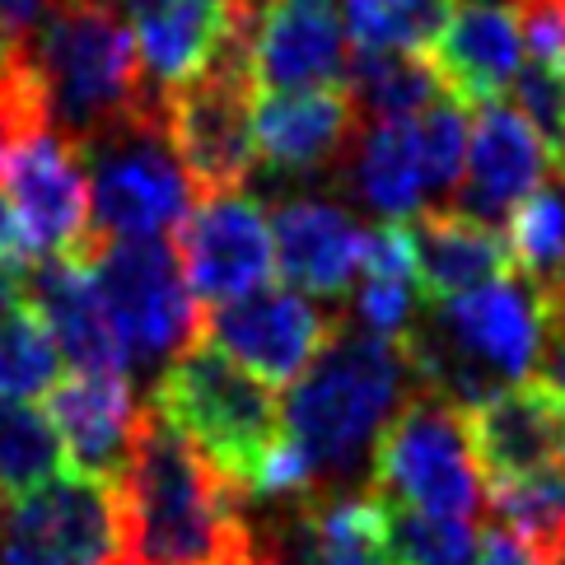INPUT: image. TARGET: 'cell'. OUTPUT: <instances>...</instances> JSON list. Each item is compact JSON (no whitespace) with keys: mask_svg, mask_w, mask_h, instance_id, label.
I'll list each match as a JSON object with an SVG mask.
<instances>
[{"mask_svg":"<svg viewBox=\"0 0 565 565\" xmlns=\"http://www.w3.org/2000/svg\"><path fill=\"white\" fill-rule=\"evenodd\" d=\"M173 257L196 299L234 305V299L262 290L276 271L271 215L262 211V201L244 192L201 201L173 230Z\"/></svg>","mask_w":565,"mask_h":565,"instance_id":"14","label":"cell"},{"mask_svg":"<svg viewBox=\"0 0 565 565\" xmlns=\"http://www.w3.org/2000/svg\"><path fill=\"white\" fill-rule=\"evenodd\" d=\"M0 565H122V500L113 481L62 468L0 504Z\"/></svg>","mask_w":565,"mask_h":565,"instance_id":"10","label":"cell"},{"mask_svg":"<svg viewBox=\"0 0 565 565\" xmlns=\"http://www.w3.org/2000/svg\"><path fill=\"white\" fill-rule=\"evenodd\" d=\"M253 79L257 94L337 89L351 75L347 24L332 0H271L253 19Z\"/></svg>","mask_w":565,"mask_h":565,"instance_id":"15","label":"cell"},{"mask_svg":"<svg viewBox=\"0 0 565 565\" xmlns=\"http://www.w3.org/2000/svg\"><path fill=\"white\" fill-rule=\"evenodd\" d=\"M234 6H238V10H248V14H262V10L271 6V0H234Z\"/></svg>","mask_w":565,"mask_h":565,"instance_id":"33","label":"cell"},{"mask_svg":"<svg viewBox=\"0 0 565 565\" xmlns=\"http://www.w3.org/2000/svg\"><path fill=\"white\" fill-rule=\"evenodd\" d=\"M0 201L33 262H89L98 244L89 169L79 146L56 127L0 159Z\"/></svg>","mask_w":565,"mask_h":565,"instance_id":"11","label":"cell"},{"mask_svg":"<svg viewBox=\"0 0 565 565\" xmlns=\"http://www.w3.org/2000/svg\"><path fill=\"white\" fill-rule=\"evenodd\" d=\"M24 299L56 341V355L79 374H127L131 355L117 337L89 262H33L24 276Z\"/></svg>","mask_w":565,"mask_h":565,"instance_id":"19","label":"cell"},{"mask_svg":"<svg viewBox=\"0 0 565 565\" xmlns=\"http://www.w3.org/2000/svg\"><path fill=\"white\" fill-rule=\"evenodd\" d=\"M412 388L416 379L397 341L341 322L286 397V435L309 462L318 495L355 472V462L393 420V407L407 402L402 393Z\"/></svg>","mask_w":565,"mask_h":565,"instance_id":"2","label":"cell"},{"mask_svg":"<svg viewBox=\"0 0 565 565\" xmlns=\"http://www.w3.org/2000/svg\"><path fill=\"white\" fill-rule=\"evenodd\" d=\"M426 66L435 71L449 104L491 108L523 71V29L514 6L495 0H462L454 19L426 47Z\"/></svg>","mask_w":565,"mask_h":565,"instance_id":"16","label":"cell"},{"mask_svg":"<svg viewBox=\"0 0 565 565\" xmlns=\"http://www.w3.org/2000/svg\"><path fill=\"white\" fill-rule=\"evenodd\" d=\"M89 267L131 365L173 360L201 341L206 313L196 309V295L183 280V267H178L169 244H159V238H136V244L98 238Z\"/></svg>","mask_w":565,"mask_h":565,"instance_id":"9","label":"cell"},{"mask_svg":"<svg viewBox=\"0 0 565 565\" xmlns=\"http://www.w3.org/2000/svg\"><path fill=\"white\" fill-rule=\"evenodd\" d=\"M477 565H542L529 547H523L519 537H510L504 529H491L487 537H481V556Z\"/></svg>","mask_w":565,"mask_h":565,"instance_id":"32","label":"cell"},{"mask_svg":"<svg viewBox=\"0 0 565 565\" xmlns=\"http://www.w3.org/2000/svg\"><path fill=\"white\" fill-rule=\"evenodd\" d=\"M271 238L276 267L290 280V290L332 299V305L360 280L370 248V234L328 201H280L271 215Z\"/></svg>","mask_w":565,"mask_h":565,"instance_id":"21","label":"cell"},{"mask_svg":"<svg viewBox=\"0 0 565 565\" xmlns=\"http://www.w3.org/2000/svg\"><path fill=\"white\" fill-rule=\"evenodd\" d=\"M416 305H420V280H416L412 234L402 220H388V225L370 234L365 267H360V290H355L360 328L383 341H402L416 322Z\"/></svg>","mask_w":565,"mask_h":565,"instance_id":"24","label":"cell"},{"mask_svg":"<svg viewBox=\"0 0 565 565\" xmlns=\"http://www.w3.org/2000/svg\"><path fill=\"white\" fill-rule=\"evenodd\" d=\"M365 131L347 85L305 89V94H257L253 108V150L271 173H318L351 154Z\"/></svg>","mask_w":565,"mask_h":565,"instance_id":"17","label":"cell"},{"mask_svg":"<svg viewBox=\"0 0 565 565\" xmlns=\"http://www.w3.org/2000/svg\"><path fill=\"white\" fill-rule=\"evenodd\" d=\"M462 435L481 487H514L523 477L565 468V397L542 374L504 383L462 407Z\"/></svg>","mask_w":565,"mask_h":565,"instance_id":"13","label":"cell"},{"mask_svg":"<svg viewBox=\"0 0 565 565\" xmlns=\"http://www.w3.org/2000/svg\"><path fill=\"white\" fill-rule=\"evenodd\" d=\"M47 420L62 454H71L75 472H89L98 481H122L140 407L131 397L127 374H71L47 388Z\"/></svg>","mask_w":565,"mask_h":565,"instance_id":"20","label":"cell"},{"mask_svg":"<svg viewBox=\"0 0 565 565\" xmlns=\"http://www.w3.org/2000/svg\"><path fill=\"white\" fill-rule=\"evenodd\" d=\"M495 529L519 537L542 565H565V468L487 491Z\"/></svg>","mask_w":565,"mask_h":565,"instance_id":"26","label":"cell"},{"mask_svg":"<svg viewBox=\"0 0 565 565\" xmlns=\"http://www.w3.org/2000/svg\"><path fill=\"white\" fill-rule=\"evenodd\" d=\"M510 262L529 286H556L565 280V192L537 188L510 215Z\"/></svg>","mask_w":565,"mask_h":565,"instance_id":"29","label":"cell"},{"mask_svg":"<svg viewBox=\"0 0 565 565\" xmlns=\"http://www.w3.org/2000/svg\"><path fill=\"white\" fill-rule=\"evenodd\" d=\"M542 146L533 127L523 122V113L491 104L481 108L477 127L468 136V183H462V206L477 220H510L523 201L537 192L542 178Z\"/></svg>","mask_w":565,"mask_h":565,"instance_id":"23","label":"cell"},{"mask_svg":"<svg viewBox=\"0 0 565 565\" xmlns=\"http://www.w3.org/2000/svg\"><path fill=\"white\" fill-rule=\"evenodd\" d=\"M62 472V439L33 402H0V504Z\"/></svg>","mask_w":565,"mask_h":565,"instance_id":"28","label":"cell"},{"mask_svg":"<svg viewBox=\"0 0 565 565\" xmlns=\"http://www.w3.org/2000/svg\"><path fill=\"white\" fill-rule=\"evenodd\" d=\"M140 66L159 89H178L206 71L257 14L234 0H122Z\"/></svg>","mask_w":565,"mask_h":565,"instance_id":"18","label":"cell"},{"mask_svg":"<svg viewBox=\"0 0 565 565\" xmlns=\"http://www.w3.org/2000/svg\"><path fill=\"white\" fill-rule=\"evenodd\" d=\"M253 565H271V561H267V556H262V552H257V556H253Z\"/></svg>","mask_w":565,"mask_h":565,"instance_id":"34","label":"cell"},{"mask_svg":"<svg viewBox=\"0 0 565 565\" xmlns=\"http://www.w3.org/2000/svg\"><path fill=\"white\" fill-rule=\"evenodd\" d=\"M122 500V565H253L244 491L178 435L154 402L140 407Z\"/></svg>","mask_w":565,"mask_h":565,"instance_id":"1","label":"cell"},{"mask_svg":"<svg viewBox=\"0 0 565 565\" xmlns=\"http://www.w3.org/2000/svg\"><path fill=\"white\" fill-rule=\"evenodd\" d=\"M33 62L43 71L52 117L75 146L164 113V94H154L131 24L113 0H62L38 33Z\"/></svg>","mask_w":565,"mask_h":565,"instance_id":"3","label":"cell"},{"mask_svg":"<svg viewBox=\"0 0 565 565\" xmlns=\"http://www.w3.org/2000/svg\"><path fill=\"white\" fill-rule=\"evenodd\" d=\"M370 495L397 510L477 523V514L487 510V491L462 435V407L439 393L412 388L374 439Z\"/></svg>","mask_w":565,"mask_h":565,"instance_id":"5","label":"cell"},{"mask_svg":"<svg viewBox=\"0 0 565 565\" xmlns=\"http://www.w3.org/2000/svg\"><path fill=\"white\" fill-rule=\"evenodd\" d=\"M360 52H426L458 0H341Z\"/></svg>","mask_w":565,"mask_h":565,"instance_id":"27","label":"cell"},{"mask_svg":"<svg viewBox=\"0 0 565 565\" xmlns=\"http://www.w3.org/2000/svg\"><path fill=\"white\" fill-rule=\"evenodd\" d=\"M154 412L244 495L290 439L276 393L211 341H196L164 365L154 379Z\"/></svg>","mask_w":565,"mask_h":565,"instance_id":"4","label":"cell"},{"mask_svg":"<svg viewBox=\"0 0 565 565\" xmlns=\"http://www.w3.org/2000/svg\"><path fill=\"white\" fill-rule=\"evenodd\" d=\"M248 47H253V24L196 79L164 94V136L196 201L244 192L257 164L253 150L257 79Z\"/></svg>","mask_w":565,"mask_h":565,"instance_id":"6","label":"cell"},{"mask_svg":"<svg viewBox=\"0 0 565 565\" xmlns=\"http://www.w3.org/2000/svg\"><path fill=\"white\" fill-rule=\"evenodd\" d=\"M351 188L388 220L430 211V196L458 188L468 169V122L458 104H435L407 122H370L347 154Z\"/></svg>","mask_w":565,"mask_h":565,"instance_id":"8","label":"cell"},{"mask_svg":"<svg viewBox=\"0 0 565 565\" xmlns=\"http://www.w3.org/2000/svg\"><path fill=\"white\" fill-rule=\"evenodd\" d=\"M337 328L341 322L322 313L309 295L262 286L201 318V341H211L215 351H225L234 365H244L271 388V383H295L305 374L337 337Z\"/></svg>","mask_w":565,"mask_h":565,"instance_id":"12","label":"cell"},{"mask_svg":"<svg viewBox=\"0 0 565 565\" xmlns=\"http://www.w3.org/2000/svg\"><path fill=\"white\" fill-rule=\"evenodd\" d=\"M402 225L412 234L416 280L430 305H449V299L487 290L495 280H510V271H514L504 234L468 211L430 206L412 220H402Z\"/></svg>","mask_w":565,"mask_h":565,"instance_id":"22","label":"cell"},{"mask_svg":"<svg viewBox=\"0 0 565 565\" xmlns=\"http://www.w3.org/2000/svg\"><path fill=\"white\" fill-rule=\"evenodd\" d=\"M89 169L94 196V234L113 244H136V238H159L178 230L192 206V183L178 169L164 136V113L140 117L131 127L79 146Z\"/></svg>","mask_w":565,"mask_h":565,"instance_id":"7","label":"cell"},{"mask_svg":"<svg viewBox=\"0 0 565 565\" xmlns=\"http://www.w3.org/2000/svg\"><path fill=\"white\" fill-rule=\"evenodd\" d=\"M388 537L397 565H477L481 537L468 519H435L388 504Z\"/></svg>","mask_w":565,"mask_h":565,"instance_id":"30","label":"cell"},{"mask_svg":"<svg viewBox=\"0 0 565 565\" xmlns=\"http://www.w3.org/2000/svg\"><path fill=\"white\" fill-rule=\"evenodd\" d=\"M519 113L533 127L547 164L565 178V71L529 62L519 75Z\"/></svg>","mask_w":565,"mask_h":565,"instance_id":"31","label":"cell"},{"mask_svg":"<svg viewBox=\"0 0 565 565\" xmlns=\"http://www.w3.org/2000/svg\"><path fill=\"white\" fill-rule=\"evenodd\" d=\"M347 89L360 108V122H407L444 104V89L426 56L416 52H351Z\"/></svg>","mask_w":565,"mask_h":565,"instance_id":"25","label":"cell"}]
</instances>
